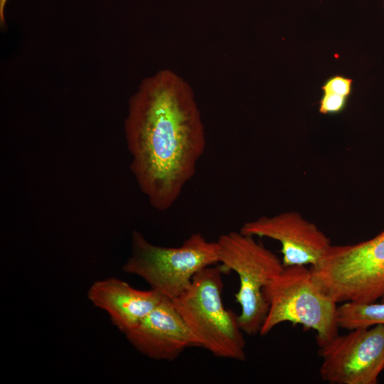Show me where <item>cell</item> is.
Returning a JSON list of instances; mask_svg holds the SVG:
<instances>
[{
    "label": "cell",
    "mask_w": 384,
    "mask_h": 384,
    "mask_svg": "<svg viewBox=\"0 0 384 384\" xmlns=\"http://www.w3.org/2000/svg\"><path fill=\"white\" fill-rule=\"evenodd\" d=\"M130 170L149 204L167 210L194 176L206 132L191 85L170 69L145 78L124 120Z\"/></svg>",
    "instance_id": "6da1fadb"
},
{
    "label": "cell",
    "mask_w": 384,
    "mask_h": 384,
    "mask_svg": "<svg viewBox=\"0 0 384 384\" xmlns=\"http://www.w3.org/2000/svg\"><path fill=\"white\" fill-rule=\"evenodd\" d=\"M348 97L339 95L323 92L319 102V111L324 114H334L343 112L346 107Z\"/></svg>",
    "instance_id": "4fadbf2b"
},
{
    "label": "cell",
    "mask_w": 384,
    "mask_h": 384,
    "mask_svg": "<svg viewBox=\"0 0 384 384\" xmlns=\"http://www.w3.org/2000/svg\"><path fill=\"white\" fill-rule=\"evenodd\" d=\"M164 297L156 291L139 290L117 278L94 282L87 298L109 314L112 324L124 334L134 329Z\"/></svg>",
    "instance_id": "30bf717a"
},
{
    "label": "cell",
    "mask_w": 384,
    "mask_h": 384,
    "mask_svg": "<svg viewBox=\"0 0 384 384\" xmlns=\"http://www.w3.org/2000/svg\"><path fill=\"white\" fill-rule=\"evenodd\" d=\"M337 322L339 328L348 331L384 324V302H343L337 309Z\"/></svg>",
    "instance_id": "8fae6325"
},
{
    "label": "cell",
    "mask_w": 384,
    "mask_h": 384,
    "mask_svg": "<svg viewBox=\"0 0 384 384\" xmlns=\"http://www.w3.org/2000/svg\"><path fill=\"white\" fill-rule=\"evenodd\" d=\"M319 375L332 384H376L384 369V324L357 328L319 347Z\"/></svg>",
    "instance_id": "52a82bcc"
},
{
    "label": "cell",
    "mask_w": 384,
    "mask_h": 384,
    "mask_svg": "<svg viewBox=\"0 0 384 384\" xmlns=\"http://www.w3.org/2000/svg\"><path fill=\"white\" fill-rule=\"evenodd\" d=\"M8 0H0V22L1 24L5 23L4 9Z\"/></svg>",
    "instance_id": "5bb4252c"
},
{
    "label": "cell",
    "mask_w": 384,
    "mask_h": 384,
    "mask_svg": "<svg viewBox=\"0 0 384 384\" xmlns=\"http://www.w3.org/2000/svg\"><path fill=\"white\" fill-rule=\"evenodd\" d=\"M323 92H330L349 97L353 92V80L341 75L327 78L321 86Z\"/></svg>",
    "instance_id": "7c38bea8"
},
{
    "label": "cell",
    "mask_w": 384,
    "mask_h": 384,
    "mask_svg": "<svg viewBox=\"0 0 384 384\" xmlns=\"http://www.w3.org/2000/svg\"><path fill=\"white\" fill-rule=\"evenodd\" d=\"M321 289L336 303H370L384 296V230L361 242L331 245L310 267Z\"/></svg>",
    "instance_id": "5b68a950"
},
{
    "label": "cell",
    "mask_w": 384,
    "mask_h": 384,
    "mask_svg": "<svg viewBox=\"0 0 384 384\" xmlns=\"http://www.w3.org/2000/svg\"><path fill=\"white\" fill-rule=\"evenodd\" d=\"M381 302H384V296L381 298Z\"/></svg>",
    "instance_id": "9a60e30c"
},
{
    "label": "cell",
    "mask_w": 384,
    "mask_h": 384,
    "mask_svg": "<svg viewBox=\"0 0 384 384\" xmlns=\"http://www.w3.org/2000/svg\"><path fill=\"white\" fill-rule=\"evenodd\" d=\"M129 342L143 355L157 361L176 360L187 348L199 347L172 301L163 297L132 331Z\"/></svg>",
    "instance_id": "9c48e42d"
},
{
    "label": "cell",
    "mask_w": 384,
    "mask_h": 384,
    "mask_svg": "<svg viewBox=\"0 0 384 384\" xmlns=\"http://www.w3.org/2000/svg\"><path fill=\"white\" fill-rule=\"evenodd\" d=\"M223 274L220 265L207 267L183 294L171 300L200 348L216 357L243 361L244 332L238 315L223 305Z\"/></svg>",
    "instance_id": "7a4b0ae2"
},
{
    "label": "cell",
    "mask_w": 384,
    "mask_h": 384,
    "mask_svg": "<svg viewBox=\"0 0 384 384\" xmlns=\"http://www.w3.org/2000/svg\"><path fill=\"white\" fill-rule=\"evenodd\" d=\"M240 231L253 237H265L279 241L284 267H314L331 245L330 238L314 223L294 211L262 216L247 221Z\"/></svg>",
    "instance_id": "ba28073f"
},
{
    "label": "cell",
    "mask_w": 384,
    "mask_h": 384,
    "mask_svg": "<svg viewBox=\"0 0 384 384\" xmlns=\"http://www.w3.org/2000/svg\"><path fill=\"white\" fill-rule=\"evenodd\" d=\"M218 263L224 274L235 272L240 287L235 294L240 306L238 322L244 334L260 333L269 305L264 289L284 268L282 262L253 236L231 231L217 240Z\"/></svg>",
    "instance_id": "8992f818"
},
{
    "label": "cell",
    "mask_w": 384,
    "mask_h": 384,
    "mask_svg": "<svg viewBox=\"0 0 384 384\" xmlns=\"http://www.w3.org/2000/svg\"><path fill=\"white\" fill-rule=\"evenodd\" d=\"M263 293L269 309L260 336L283 322L314 330L319 347L338 335L337 303L321 289L306 265L284 267Z\"/></svg>",
    "instance_id": "3957f363"
},
{
    "label": "cell",
    "mask_w": 384,
    "mask_h": 384,
    "mask_svg": "<svg viewBox=\"0 0 384 384\" xmlns=\"http://www.w3.org/2000/svg\"><path fill=\"white\" fill-rule=\"evenodd\" d=\"M131 245L123 271L142 277L169 299L183 294L198 272L219 262L217 241H208L200 233L191 235L179 247H167L151 243L134 230Z\"/></svg>",
    "instance_id": "277c9868"
},
{
    "label": "cell",
    "mask_w": 384,
    "mask_h": 384,
    "mask_svg": "<svg viewBox=\"0 0 384 384\" xmlns=\"http://www.w3.org/2000/svg\"><path fill=\"white\" fill-rule=\"evenodd\" d=\"M383 7H384V0H383Z\"/></svg>",
    "instance_id": "2e32d148"
}]
</instances>
